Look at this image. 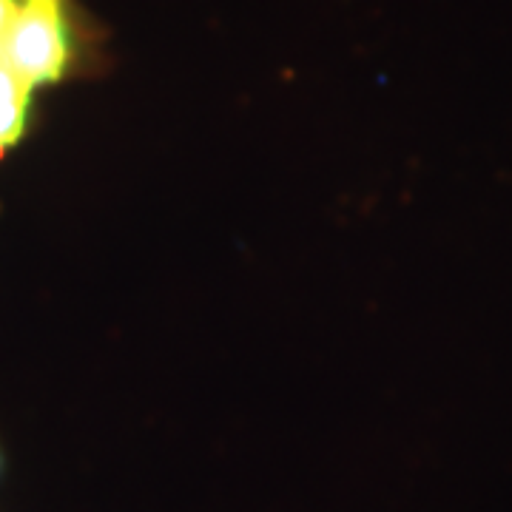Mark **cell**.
Masks as SVG:
<instances>
[{
    "mask_svg": "<svg viewBox=\"0 0 512 512\" xmlns=\"http://www.w3.org/2000/svg\"><path fill=\"white\" fill-rule=\"evenodd\" d=\"M0 55L32 89L57 83L69 63L63 0H23L3 37Z\"/></svg>",
    "mask_w": 512,
    "mask_h": 512,
    "instance_id": "6da1fadb",
    "label": "cell"
},
{
    "mask_svg": "<svg viewBox=\"0 0 512 512\" xmlns=\"http://www.w3.org/2000/svg\"><path fill=\"white\" fill-rule=\"evenodd\" d=\"M29 97H32V86L0 55V157L26 131Z\"/></svg>",
    "mask_w": 512,
    "mask_h": 512,
    "instance_id": "7a4b0ae2",
    "label": "cell"
},
{
    "mask_svg": "<svg viewBox=\"0 0 512 512\" xmlns=\"http://www.w3.org/2000/svg\"><path fill=\"white\" fill-rule=\"evenodd\" d=\"M15 15H18V3L15 0H0V46H3V37L9 32Z\"/></svg>",
    "mask_w": 512,
    "mask_h": 512,
    "instance_id": "3957f363",
    "label": "cell"
}]
</instances>
